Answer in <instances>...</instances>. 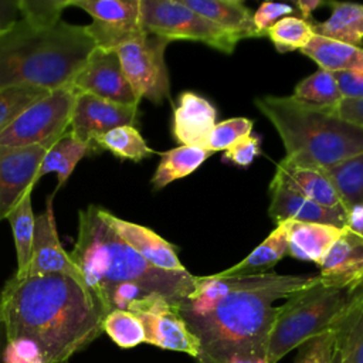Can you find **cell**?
<instances>
[{
  "instance_id": "41",
  "label": "cell",
  "mask_w": 363,
  "mask_h": 363,
  "mask_svg": "<svg viewBox=\"0 0 363 363\" xmlns=\"http://www.w3.org/2000/svg\"><path fill=\"white\" fill-rule=\"evenodd\" d=\"M335 78L343 99H363V69L336 72Z\"/></svg>"
},
{
  "instance_id": "3",
  "label": "cell",
  "mask_w": 363,
  "mask_h": 363,
  "mask_svg": "<svg viewBox=\"0 0 363 363\" xmlns=\"http://www.w3.org/2000/svg\"><path fill=\"white\" fill-rule=\"evenodd\" d=\"M69 255L95 301L112 286L133 284L176 305L196 286L197 277L187 269L164 271L145 261L102 220L95 204L78 213V235Z\"/></svg>"
},
{
  "instance_id": "24",
  "label": "cell",
  "mask_w": 363,
  "mask_h": 363,
  "mask_svg": "<svg viewBox=\"0 0 363 363\" xmlns=\"http://www.w3.org/2000/svg\"><path fill=\"white\" fill-rule=\"evenodd\" d=\"M301 52L315 61L320 69L333 74L363 69V47L350 45L318 34L312 37Z\"/></svg>"
},
{
  "instance_id": "39",
  "label": "cell",
  "mask_w": 363,
  "mask_h": 363,
  "mask_svg": "<svg viewBox=\"0 0 363 363\" xmlns=\"http://www.w3.org/2000/svg\"><path fill=\"white\" fill-rule=\"evenodd\" d=\"M295 6L289 3H274L265 1L252 13V24L259 37H264L267 30L284 17L296 13Z\"/></svg>"
},
{
  "instance_id": "47",
  "label": "cell",
  "mask_w": 363,
  "mask_h": 363,
  "mask_svg": "<svg viewBox=\"0 0 363 363\" xmlns=\"http://www.w3.org/2000/svg\"><path fill=\"white\" fill-rule=\"evenodd\" d=\"M332 363H342V360H340V354H339V352L336 350V347H335V353H333Z\"/></svg>"
},
{
  "instance_id": "45",
  "label": "cell",
  "mask_w": 363,
  "mask_h": 363,
  "mask_svg": "<svg viewBox=\"0 0 363 363\" xmlns=\"http://www.w3.org/2000/svg\"><path fill=\"white\" fill-rule=\"evenodd\" d=\"M323 4H326V3H323L320 0H296L295 1V9L298 10V13H301L303 20L309 21V18L312 17V13Z\"/></svg>"
},
{
  "instance_id": "31",
  "label": "cell",
  "mask_w": 363,
  "mask_h": 363,
  "mask_svg": "<svg viewBox=\"0 0 363 363\" xmlns=\"http://www.w3.org/2000/svg\"><path fill=\"white\" fill-rule=\"evenodd\" d=\"M326 173L336 186L347 210L363 204V153L326 169Z\"/></svg>"
},
{
  "instance_id": "23",
  "label": "cell",
  "mask_w": 363,
  "mask_h": 363,
  "mask_svg": "<svg viewBox=\"0 0 363 363\" xmlns=\"http://www.w3.org/2000/svg\"><path fill=\"white\" fill-rule=\"evenodd\" d=\"M288 221L278 223L269 235L258 244L244 259L233 267L217 272L220 277L262 275L288 255Z\"/></svg>"
},
{
  "instance_id": "5",
  "label": "cell",
  "mask_w": 363,
  "mask_h": 363,
  "mask_svg": "<svg viewBox=\"0 0 363 363\" xmlns=\"http://www.w3.org/2000/svg\"><path fill=\"white\" fill-rule=\"evenodd\" d=\"M285 147V159L329 169L363 153V128L342 119L336 106H322L289 96L265 95L254 99Z\"/></svg>"
},
{
  "instance_id": "46",
  "label": "cell",
  "mask_w": 363,
  "mask_h": 363,
  "mask_svg": "<svg viewBox=\"0 0 363 363\" xmlns=\"http://www.w3.org/2000/svg\"><path fill=\"white\" fill-rule=\"evenodd\" d=\"M6 349H7V337H6L4 326H3V323L0 320V363H9L7 362Z\"/></svg>"
},
{
  "instance_id": "12",
  "label": "cell",
  "mask_w": 363,
  "mask_h": 363,
  "mask_svg": "<svg viewBox=\"0 0 363 363\" xmlns=\"http://www.w3.org/2000/svg\"><path fill=\"white\" fill-rule=\"evenodd\" d=\"M69 85L77 94H91L123 105L139 106L140 102L122 71L115 50L95 47L82 68L71 79Z\"/></svg>"
},
{
  "instance_id": "27",
  "label": "cell",
  "mask_w": 363,
  "mask_h": 363,
  "mask_svg": "<svg viewBox=\"0 0 363 363\" xmlns=\"http://www.w3.org/2000/svg\"><path fill=\"white\" fill-rule=\"evenodd\" d=\"M213 153L200 146H177L160 153V162L152 177L153 190H160L197 170Z\"/></svg>"
},
{
  "instance_id": "28",
  "label": "cell",
  "mask_w": 363,
  "mask_h": 363,
  "mask_svg": "<svg viewBox=\"0 0 363 363\" xmlns=\"http://www.w3.org/2000/svg\"><path fill=\"white\" fill-rule=\"evenodd\" d=\"M88 153H92L91 149L85 143H82L77 138H74L71 135V132L68 130L61 139H58L45 152V155L41 160L40 169H38V174H37L38 180L44 174L54 172L58 179V186H57V190H58L68 182L75 166Z\"/></svg>"
},
{
  "instance_id": "32",
  "label": "cell",
  "mask_w": 363,
  "mask_h": 363,
  "mask_svg": "<svg viewBox=\"0 0 363 363\" xmlns=\"http://www.w3.org/2000/svg\"><path fill=\"white\" fill-rule=\"evenodd\" d=\"M294 96L322 106H337L343 101L335 74L320 68L296 84Z\"/></svg>"
},
{
  "instance_id": "15",
  "label": "cell",
  "mask_w": 363,
  "mask_h": 363,
  "mask_svg": "<svg viewBox=\"0 0 363 363\" xmlns=\"http://www.w3.org/2000/svg\"><path fill=\"white\" fill-rule=\"evenodd\" d=\"M45 274H64L82 282L78 267L60 242L52 210V196L48 197L45 210L35 217L31 258L23 277Z\"/></svg>"
},
{
  "instance_id": "21",
  "label": "cell",
  "mask_w": 363,
  "mask_h": 363,
  "mask_svg": "<svg viewBox=\"0 0 363 363\" xmlns=\"http://www.w3.org/2000/svg\"><path fill=\"white\" fill-rule=\"evenodd\" d=\"M288 254L295 259L318 265L345 228L301 221H288Z\"/></svg>"
},
{
  "instance_id": "33",
  "label": "cell",
  "mask_w": 363,
  "mask_h": 363,
  "mask_svg": "<svg viewBox=\"0 0 363 363\" xmlns=\"http://www.w3.org/2000/svg\"><path fill=\"white\" fill-rule=\"evenodd\" d=\"M265 35L272 41L279 52L302 50L315 35L312 24L302 17L288 16L271 26Z\"/></svg>"
},
{
  "instance_id": "36",
  "label": "cell",
  "mask_w": 363,
  "mask_h": 363,
  "mask_svg": "<svg viewBox=\"0 0 363 363\" xmlns=\"http://www.w3.org/2000/svg\"><path fill=\"white\" fill-rule=\"evenodd\" d=\"M252 125L254 122L244 116L230 118L223 122H218L210 132L203 147L211 153L221 152V150L225 152L238 139L251 135Z\"/></svg>"
},
{
  "instance_id": "40",
  "label": "cell",
  "mask_w": 363,
  "mask_h": 363,
  "mask_svg": "<svg viewBox=\"0 0 363 363\" xmlns=\"http://www.w3.org/2000/svg\"><path fill=\"white\" fill-rule=\"evenodd\" d=\"M261 153V139L258 136H244L224 152V160L238 167L250 166Z\"/></svg>"
},
{
  "instance_id": "17",
  "label": "cell",
  "mask_w": 363,
  "mask_h": 363,
  "mask_svg": "<svg viewBox=\"0 0 363 363\" xmlns=\"http://www.w3.org/2000/svg\"><path fill=\"white\" fill-rule=\"evenodd\" d=\"M99 214L102 220L150 265L173 272L187 269L177 255V248L153 230L122 220L102 207H99Z\"/></svg>"
},
{
  "instance_id": "25",
  "label": "cell",
  "mask_w": 363,
  "mask_h": 363,
  "mask_svg": "<svg viewBox=\"0 0 363 363\" xmlns=\"http://www.w3.org/2000/svg\"><path fill=\"white\" fill-rule=\"evenodd\" d=\"M330 16L312 24L315 34L350 45H363V4L329 1Z\"/></svg>"
},
{
  "instance_id": "20",
  "label": "cell",
  "mask_w": 363,
  "mask_h": 363,
  "mask_svg": "<svg viewBox=\"0 0 363 363\" xmlns=\"http://www.w3.org/2000/svg\"><path fill=\"white\" fill-rule=\"evenodd\" d=\"M275 172L284 179L286 184L312 201L326 208L343 210L347 213V208L345 207L336 186L325 169L298 164L284 157L277 164Z\"/></svg>"
},
{
  "instance_id": "48",
  "label": "cell",
  "mask_w": 363,
  "mask_h": 363,
  "mask_svg": "<svg viewBox=\"0 0 363 363\" xmlns=\"http://www.w3.org/2000/svg\"><path fill=\"white\" fill-rule=\"evenodd\" d=\"M0 320H1V318H0Z\"/></svg>"
},
{
  "instance_id": "13",
  "label": "cell",
  "mask_w": 363,
  "mask_h": 363,
  "mask_svg": "<svg viewBox=\"0 0 363 363\" xmlns=\"http://www.w3.org/2000/svg\"><path fill=\"white\" fill-rule=\"evenodd\" d=\"M136 119V105H123L81 92L75 98L69 132L91 152H95L98 150L96 140L101 136L118 126H135Z\"/></svg>"
},
{
  "instance_id": "43",
  "label": "cell",
  "mask_w": 363,
  "mask_h": 363,
  "mask_svg": "<svg viewBox=\"0 0 363 363\" xmlns=\"http://www.w3.org/2000/svg\"><path fill=\"white\" fill-rule=\"evenodd\" d=\"M18 0H0V35L9 31L20 18Z\"/></svg>"
},
{
  "instance_id": "16",
  "label": "cell",
  "mask_w": 363,
  "mask_h": 363,
  "mask_svg": "<svg viewBox=\"0 0 363 363\" xmlns=\"http://www.w3.org/2000/svg\"><path fill=\"white\" fill-rule=\"evenodd\" d=\"M268 193V214L277 224L282 221H301L346 227V211L326 208L312 201L286 184L277 172L269 183Z\"/></svg>"
},
{
  "instance_id": "18",
  "label": "cell",
  "mask_w": 363,
  "mask_h": 363,
  "mask_svg": "<svg viewBox=\"0 0 363 363\" xmlns=\"http://www.w3.org/2000/svg\"><path fill=\"white\" fill-rule=\"evenodd\" d=\"M319 281L333 288H354L363 281V237L343 228L319 264Z\"/></svg>"
},
{
  "instance_id": "29",
  "label": "cell",
  "mask_w": 363,
  "mask_h": 363,
  "mask_svg": "<svg viewBox=\"0 0 363 363\" xmlns=\"http://www.w3.org/2000/svg\"><path fill=\"white\" fill-rule=\"evenodd\" d=\"M16 245L17 255V271L16 277H23L28 268L31 258V248L34 240V224L35 216L31 206V193H27L23 200L13 208L7 217Z\"/></svg>"
},
{
  "instance_id": "22",
  "label": "cell",
  "mask_w": 363,
  "mask_h": 363,
  "mask_svg": "<svg viewBox=\"0 0 363 363\" xmlns=\"http://www.w3.org/2000/svg\"><path fill=\"white\" fill-rule=\"evenodd\" d=\"M184 6L210 20L238 40L259 37L252 24V11L240 0H182Z\"/></svg>"
},
{
  "instance_id": "26",
  "label": "cell",
  "mask_w": 363,
  "mask_h": 363,
  "mask_svg": "<svg viewBox=\"0 0 363 363\" xmlns=\"http://www.w3.org/2000/svg\"><path fill=\"white\" fill-rule=\"evenodd\" d=\"M335 337L342 363H363V281L356 286L350 306L335 328Z\"/></svg>"
},
{
  "instance_id": "38",
  "label": "cell",
  "mask_w": 363,
  "mask_h": 363,
  "mask_svg": "<svg viewBox=\"0 0 363 363\" xmlns=\"http://www.w3.org/2000/svg\"><path fill=\"white\" fill-rule=\"evenodd\" d=\"M335 343V330L319 335L298 347L294 363H332Z\"/></svg>"
},
{
  "instance_id": "44",
  "label": "cell",
  "mask_w": 363,
  "mask_h": 363,
  "mask_svg": "<svg viewBox=\"0 0 363 363\" xmlns=\"http://www.w3.org/2000/svg\"><path fill=\"white\" fill-rule=\"evenodd\" d=\"M346 227L350 231L363 237V204L353 206L347 210Z\"/></svg>"
},
{
  "instance_id": "14",
  "label": "cell",
  "mask_w": 363,
  "mask_h": 363,
  "mask_svg": "<svg viewBox=\"0 0 363 363\" xmlns=\"http://www.w3.org/2000/svg\"><path fill=\"white\" fill-rule=\"evenodd\" d=\"M48 149L43 146L13 147L0 145V221L31 193L38 182V169Z\"/></svg>"
},
{
  "instance_id": "1",
  "label": "cell",
  "mask_w": 363,
  "mask_h": 363,
  "mask_svg": "<svg viewBox=\"0 0 363 363\" xmlns=\"http://www.w3.org/2000/svg\"><path fill=\"white\" fill-rule=\"evenodd\" d=\"M319 279L268 272L247 277H197L194 291L176 308L199 342V363L268 362L274 305Z\"/></svg>"
},
{
  "instance_id": "7",
  "label": "cell",
  "mask_w": 363,
  "mask_h": 363,
  "mask_svg": "<svg viewBox=\"0 0 363 363\" xmlns=\"http://www.w3.org/2000/svg\"><path fill=\"white\" fill-rule=\"evenodd\" d=\"M140 24L146 34L166 41H200L233 54L238 38L183 4L182 0H140Z\"/></svg>"
},
{
  "instance_id": "9",
  "label": "cell",
  "mask_w": 363,
  "mask_h": 363,
  "mask_svg": "<svg viewBox=\"0 0 363 363\" xmlns=\"http://www.w3.org/2000/svg\"><path fill=\"white\" fill-rule=\"evenodd\" d=\"M169 41L142 34L123 44L115 51L122 71L136 98L160 104L170 96V79L164 61Z\"/></svg>"
},
{
  "instance_id": "6",
  "label": "cell",
  "mask_w": 363,
  "mask_h": 363,
  "mask_svg": "<svg viewBox=\"0 0 363 363\" xmlns=\"http://www.w3.org/2000/svg\"><path fill=\"white\" fill-rule=\"evenodd\" d=\"M354 289L326 286L318 279L289 295L277 306L268 340V363H278L308 340L335 330L352 303Z\"/></svg>"
},
{
  "instance_id": "19",
  "label": "cell",
  "mask_w": 363,
  "mask_h": 363,
  "mask_svg": "<svg viewBox=\"0 0 363 363\" xmlns=\"http://www.w3.org/2000/svg\"><path fill=\"white\" fill-rule=\"evenodd\" d=\"M216 118L217 109L208 99L191 91L182 92L177 106L173 109L172 132L174 140L183 146L203 147L217 123Z\"/></svg>"
},
{
  "instance_id": "37",
  "label": "cell",
  "mask_w": 363,
  "mask_h": 363,
  "mask_svg": "<svg viewBox=\"0 0 363 363\" xmlns=\"http://www.w3.org/2000/svg\"><path fill=\"white\" fill-rule=\"evenodd\" d=\"M67 7V0H18L21 18L38 28L57 26Z\"/></svg>"
},
{
  "instance_id": "42",
  "label": "cell",
  "mask_w": 363,
  "mask_h": 363,
  "mask_svg": "<svg viewBox=\"0 0 363 363\" xmlns=\"http://www.w3.org/2000/svg\"><path fill=\"white\" fill-rule=\"evenodd\" d=\"M336 111L342 119L363 128V99H343Z\"/></svg>"
},
{
  "instance_id": "4",
  "label": "cell",
  "mask_w": 363,
  "mask_h": 363,
  "mask_svg": "<svg viewBox=\"0 0 363 363\" xmlns=\"http://www.w3.org/2000/svg\"><path fill=\"white\" fill-rule=\"evenodd\" d=\"M94 48L85 26L61 20L54 27L38 28L20 18L0 35V88H61L71 82Z\"/></svg>"
},
{
  "instance_id": "10",
  "label": "cell",
  "mask_w": 363,
  "mask_h": 363,
  "mask_svg": "<svg viewBox=\"0 0 363 363\" xmlns=\"http://www.w3.org/2000/svg\"><path fill=\"white\" fill-rule=\"evenodd\" d=\"M92 17L85 26L95 47L116 50L121 44L145 34L140 24V0H67Z\"/></svg>"
},
{
  "instance_id": "34",
  "label": "cell",
  "mask_w": 363,
  "mask_h": 363,
  "mask_svg": "<svg viewBox=\"0 0 363 363\" xmlns=\"http://www.w3.org/2000/svg\"><path fill=\"white\" fill-rule=\"evenodd\" d=\"M50 91L35 85H14L0 88V133H3L31 104Z\"/></svg>"
},
{
  "instance_id": "8",
  "label": "cell",
  "mask_w": 363,
  "mask_h": 363,
  "mask_svg": "<svg viewBox=\"0 0 363 363\" xmlns=\"http://www.w3.org/2000/svg\"><path fill=\"white\" fill-rule=\"evenodd\" d=\"M75 98L77 91L69 84L50 91L0 133V145L50 149L69 130Z\"/></svg>"
},
{
  "instance_id": "2",
  "label": "cell",
  "mask_w": 363,
  "mask_h": 363,
  "mask_svg": "<svg viewBox=\"0 0 363 363\" xmlns=\"http://www.w3.org/2000/svg\"><path fill=\"white\" fill-rule=\"evenodd\" d=\"M7 342L30 346L40 363H64L102 332L104 313L84 282L64 275H13L0 292Z\"/></svg>"
},
{
  "instance_id": "35",
  "label": "cell",
  "mask_w": 363,
  "mask_h": 363,
  "mask_svg": "<svg viewBox=\"0 0 363 363\" xmlns=\"http://www.w3.org/2000/svg\"><path fill=\"white\" fill-rule=\"evenodd\" d=\"M102 332L122 349H132L145 343V329L142 322L129 311L115 309L105 315L102 320Z\"/></svg>"
},
{
  "instance_id": "11",
  "label": "cell",
  "mask_w": 363,
  "mask_h": 363,
  "mask_svg": "<svg viewBox=\"0 0 363 363\" xmlns=\"http://www.w3.org/2000/svg\"><path fill=\"white\" fill-rule=\"evenodd\" d=\"M145 329V343L173 352H183L197 360L200 347L174 303L163 296L152 295L133 302L128 308Z\"/></svg>"
},
{
  "instance_id": "30",
  "label": "cell",
  "mask_w": 363,
  "mask_h": 363,
  "mask_svg": "<svg viewBox=\"0 0 363 363\" xmlns=\"http://www.w3.org/2000/svg\"><path fill=\"white\" fill-rule=\"evenodd\" d=\"M98 149L109 150L119 159L140 162L155 152L149 147L140 132L130 125L118 126L96 140Z\"/></svg>"
}]
</instances>
